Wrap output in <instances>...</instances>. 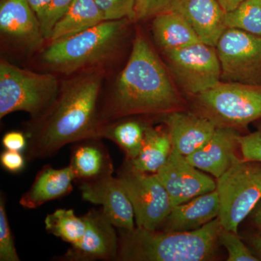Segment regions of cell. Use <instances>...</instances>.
Instances as JSON below:
<instances>
[{"label":"cell","instance_id":"6da1fadb","mask_svg":"<svg viewBox=\"0 0 261 261\" xmlns=\"http://www.w3.org/2000/svg\"><path fill=\"white\" fill-rule=\"evenodd\" d=\"M100 72L85 73L64 84L47 112L29 127L25 149L29 161L49 158L64 146L97 138Z\"/></svg>","mask_w":261,"mask_h":261},{"label":"cell","instance_id":"44dd1931","mask_svg":"<svg viewBox=\"0 0 261 261\" xmlns=\"http://www.w3.org/2000/svg\"><path fill=\"white\" fill-rule=\"evenodd\" d=\"M152 32L154 40L163 53L202 42L187 20L171 10L154 17Z\"/></svg>","mask_w":261,"mask_h":261},{"label":"cell","instance_id":"ac0fdd59","mask_svg":"<svg viewBox=\"0 0 261 261\" xmlns=\"http://www.w3.org/2000/svg\"><path fill=\"white\" fill-rule=\"evenodd\" d=\"M219 200L217 191L198 196L181 205L173 206L159 229L167 231H191L218 218Z\"/></svg>","mask_w":261,"mask_h":261},{"label":"cell","instance_id":"277c9868","mask_svg":"<svg viewBox=\"0 0 261 261\" xmlns=\"http://www.w3.org/2000/svg\"><path fill=\"white\" fill-rule=\"evenodd\" d=\"M129 21L105 20L80 34L51 42L43 51L42 60L51 69L65 74L98 64L113 54Z\"/></svg>","mask_w":261,"mask_h":261},{"label":"cell","instance_id":"3957f363","mask_svg":"<svg viewBox=\"0 0 261 261\" xmlns=\"http://www.w3.org/2000/svg\"><path fill=\"white\" fill-rule=\"evenodd\" d=\"M222 226L218 218L191 231L135 227L119 229L118 261H204L217 251Z\"/></svg>","mask_w":261,"mask_h":261},{"label":"cell","instance_id":"484cf974","mask_svg":"<svg viewBox=\"0 0 261 261\" xmlns=\"http://www.w3.org/2000/svg\"><path fill=\"white\" fill-rule=\"evenodd\" d=\"M226 25L261 37V0H245L226 13Z\"/></svg>","mask_w":261,"mask_h":261},{"label":"cell","instance_id":"9c48e42d","mask_svg":"<svg viewBox=\"0 0 261 261\" xmlns=\"http://www.w3.org/2000/svg\"><path fill=\"white\" fill-rule=\"evenodd\" d=\"M163 53L173 79L192 97L221 82V64L215 47L198 42Z\"/></svg>","mask_w":261,"mask_h":261},{"label":"cell","instance_id":"4dcf8cb0","mask_svg":"<svg viewBox=\"0 0 261 261\" xmlns=\"http://www.w3.org/2000/svg\"><path fill=\"white\" fill-rule=\"evenodd\" d=\"M173 0H135V20L154 18L168 11Z\"/></svg>","mask_w":261,"mask_h":261},{"label":"cell","instance_id":"d590c367","mask_svg":"<svg viewBox=\"0 0 261 261\" xmlns=\"http://www.w3.org/2000/svg\"><path fill=\"white\" fill-rule=\"evenodd\" d=\"M251 219L254 227L256 228L258 233L261 234V198L252 211Z\"/></svg>","mask_w":261,"mask_h":261},{"label":"cell","instance_id":"4316f807","mask_svg":"<svg viewBox=\"0 0 261 261\" xmlns=\"http://www.w3.org/2000/svg\"><path fill=\"white\" fill-rule=\"evenodd\" d=\"M219 245L226 248L228 261H258L260 259L239 238L238 233L221 228L219 234Z\"/></svg>","mask_w":261,"mask_h":261},{"label":"cell","instance_id":"cb8c5ba5","mask_svg":"<svg viewBox=\"0 0 261 261\" xmlns=\"http://www.w3.org/2000/svg\"><path fill=\"white\" fill-rule=\"evenodd\" d=\"M146 124L134 120H126L103 125L98 132L97 138H106L115 142L124 152L126 159H135L140 153Z\"/></svg>","mask_w":261,"mask_h":261},{"label":"cell","instance_id":"d6986e66","mask_svg":"<svg viewBox=\"0 0 261 261\" xmlns=\"http://www.w3.org/2000/svg\"><path fill=\"white\" fill-rule=\"evenodd\" d=\"M74 173L69 166L56 169L46 165L37 173L28 191L20 197L19 203L27 209H35L49 201L69 195L73 190Z\"/></svg>","mask_w":261,"mask_h":261},{"label":"cell","instance_id":"74e56055","mask_svg":"<svg viewBox=\"0 0 261 261\" xmlns=\"http://www.w3.org/2000/svg\"><path fill=\"white\" fill-rule=\"evenodd\" d=\"M226 13L232 11L245 0H217Z\"/></svg>","mask_w":261,"mask_h":261},{"label":"cell","instance_id":"30bf717a","mask_svg":"<svg viewBox=\"0 0 261 261\" xmlns=\"http://www.w3.org/2000/svg\"><path fill=\"white\" fill-rule=\"evenodd\" d=\"M221 80L261 84V37L238 29H226L216 45Z\"/></svg>","mask_w":261,"mask_h":261},{"label":"cell","instance_id":"5bb4252c","mask_svg":"<svg viewBox=\"0 0 261 261\" xmlns=\"http://www.w3.org/2000/svg\"><path fill=\"white\" fill-rule=\"evenodd\" d=\"M238 130L226 127H216L210 140L186 159L200 171L210 173L217 179L235 163L243 160L240 158Z\"/></svg>","mask_w":261,"mask_h":261},{"label":"cell","instance_id":"ba28073f","mask_svg":"<svg viewBox=\"0 0 261 261\" xmlns=\"http://www.w3.org/2000/svg\"><path fill=\"white\" fill-rule=\"evenodd\" d=\"M118 176L129 197L137 227L159 229L172 209L171 198L155 173L136 169L125 160Z\"/></svg>","mask_w":261,"mask_h":261},{"label":"cell","instance_id":"836d02e7","mask_svg":"<svg viewBox=\"0 0 261 261\" xmlns=\"http://www.w3.org/2000/svg\"><path fill=\"white\" fill-rule=\"evenodd\" d=\"M3 145L5 149L21 152L27 149L28 138L27 135H24L20 132L13 130L8 132L3 137Z\"/></svg>","mask_w":261,"mask_h":261},{"label":"cell","instance_id":"d4e9b609","mask_svg":"<svg viewBox=\"0 0 261 261\" xmlns=\"http://www.w3.org/2000/svg\"><path fill=\"white\" fill-rule=\"evenodd\" d=\"M44 224L48 233L70 245L80 241L87 228L84 216L78 217L72 209H58L48 214Z\"/></svg>","mask_w":261,"mask_h":261},{"label":"cell","instance_id":"4fadbf2b","mask_svg":"<svg viewBox=\"0 0 261 261\" xmlns=\"http://www.w3.org/2000/svg\"><path fill=\"white\" fill-rule=\"evenodd\" d=\"M84 200L102 206V211L115 227L118 229L135 228V211L119 178L113 175L80 182Z\"/></svg>","mask_w":261,"mask_h":261},{"label":"cell","instance_id":"603a6c76","mask_svg":"<svg viewBox=\"0 0 261 261\" xmlns=\"http://www.w3.org/2000/svg\"><path fill=\"white\" fill-rule=\"evenodd\" d=\"M172 149L168 132L146 125L143 144L132 166L142 172L155 173L167 161Z\"/></svg>","mask_w":261,"mask_h":261},{"label":"cell","instance_id":"ffe728a7","mask_svg":"<svg viewBox=\"0 0 261 261\" xmlns=\"http://www.w3.org/2000/svg\"><path fill=\"white\" fill-rule=\"evenodd\" d=\"M100 139L91 138L80 141L72 147L70 166L75 181H92L113 175L114 166L108 149Z\"/></svg>","mask_w":261,"mask_h":261},{"label":"cell","instance_id":"8fae6325","mask_svg":"<svg viewBox=\"0 0 261 261\" xmlns=\"http://www.w3.org/2000/svg\"><path fill=\"white\" fill-rule=\"evenodd\" d=\"M155 174L167 191L173 207L216 189L214 178L195 167L173 147L167 161Z\"/></svg>","mask_w":261,"mask_h":261},{"label":"cell","instance_id":"5b68a950","mask_svg":"<svg viewBox=\"0 0 261 261\" xmlns=\"http://www.w3.org/2000/svg\"><path fill=\"white\" fill-rule=\"evenodd\" d=\"M60 88L51 73H39L8 62L0 63V118L18 111L36 120L56 101Z\"/></svg>","mask_w":261,"mask_h":261},{"label":"cell","instance_id":"e0dca14e","mask_svg":"<svg viewBox=\"0 0 261 261\" xmlns=\"http://www.w3.org/2000/svg\"><path fill=\"white\" fill-rule=\"evenodd\" d=\"M172 147L184 156L190 155L207 142L216 127L205 117L195 112L173 111L165 115Z\"/></svg>","mask_w":261,"mask_h":261},{"label":"cell","instance_id":"52a82bcc","mask_svg":"<svg viewBox=\"0 0 261 261\" xmlns=\"http://www.w3.org/2000/svg\"><path fill=\"white\" fill-rule=\"evenodd\" d=\"M218 219L224 229L238 233L240 224L261 198V163L241 160L216 181Z\"/></svg>","mask_w":261,"mask_h":261},{"label":"cell","instance_id":"7a4b0ae2","mask_svg":"<svg viewBox=\"0 0 261 261\" xmlns=\"http://www.w3.org/2000/svg\"><path fill=\"white\" fill-rule=\"evenodd\" d=\"M182 106L183 99L167 69L147 39L139 33L114 90L99 113V126L128 116H165L181 111Z\"/></svg>","mask_w":261,"mask_h":261},{"label":"cell","instance_id":"f1b7e54d","mask_svg":"<svg viewBox=\"0 0 261 261\" xmlns=\"http://www.w3.org/2000/svg\"><path fill=\"white\" fill-rule=\"evenodd\" d=\"M106 20H135V0H93Z\"/></svg>","mask_w":261,"mask_h":261},{"label":"cell","instance_id":"f546056e","mask_svg":"<svg viewBox=\"0 0 261 261\" xmlns=\"http://www.w3.org/2000/svg\"><path fill=\"white\" fill-rule=\"evenodd\" d=\"M75 0H51L47 11L40 20L43 35L49 40L56 24L66 13Z\"/></svg>","mask_w":261,"mask_h":261},{"label":"cell","instance_id":"2e32d148","mask_svg":"<svg viewBox=\"0 0 261 261\" xmlns=\"http://www.w3.org/2000/svg\"><path fill=\"white\" fill-rule=\"evenodd\" d=\"M0 30L5 36L29 49L42 45L40 21L27 0H2Z\"/></svg>","mask_w":261,"mask_h":261},{"label":"cell","instance_id":"8d00e7d4","mask_svg":"<svg viewBox=\"0 0 261 261\" xmlns=\"http://www.w3.org/2000/svg\"><path fill=\"white\" fill-rule=\"evenodd\" d=\"M248 242L254 251L258 255L259 258H261V234L257 233L250 235L248 238Z\"/></svg>","mask_w":261,"mask_h":261},{"label":"cell","instance_id":"7c38bea8","mask_svg":"<svg viewBox=\"0 0 261 261\" xmlns=\"http://www.w3.org/2000/svg\"><path fill=\"white\" fill-rule=\"evenodd\" d=\"M87 228L80 241L70 245L58 260H117L118 236L114 225L101 210L92 209L84 216Z\"/></svg>","mask_w":261,"mask_h":261},{"label":"cell","instance_id":"83f0119b","mask_svg":"<svg viewBox=\"0 0 261 261\" xmlns=\"http://www.w3.org/2000/svg\"><path fill=\"white\" fill-rule=\"evenodd\" d=\"M0 260L20 261L5 209V198L0 196Z\"/></svg>","mask_w":261,"mask_h":261},{"label":"cell","instance_id":"1f68e13d","mask_svg":"<svg viewBox=\"0 0 261 261\" xmlns=\"http://www.w3.org/2000/svg\"><path fill=\"white\" fill-rule=\"evenodd\" d=\"M239 142L243 160L261 163V126L252 133L240 135Z\"/></svg>","mask_w":261,"mask_h":261},{"label":"cell","instance_id":"e575fe53","mask_svg":"<svg viewBox=\"0 0 261 261\" xmlns=\"http://www.w3.org/2000/svg\"><path fill=\"white\" fill-rule=\"evenodd\" d=\"M51 1V0H27L31 8L37 14L39 21L42 20L44 13L47 11Z\"/></svg>","mask_w":261,"mask_h":261},{"label":"cell","instance_id":"9a60e30c","mask_svg":"<svg viewBox=\"0 0 261 261\" xmlns=\"http://www.w3.org/2000/svg\"><path fill=\"white\" fill-rule=\"evenodd\" d=\"M169 10L181 15L201 42L212 47L227 29L226 13L217 0H173Z\"/></svg>","mask_w":261,"mask_h":261},{"label":"cell","instance_id":"8992f818","mask_svg":"<svg viewBox=\"0 0 261 261\" xmlns=\"http://www.w3.org/2000/svg\"><path fill=\"white\" fill-rule=\"evenodd\" d=\"M193 97L195 112L216 127L238 130L261 118V84L220 82Z\"/></svg>","mask_w":261,"mask_h":261},{"label":"cell","instance_id":"d6a6232c","mask_svg":"<svg viewBox=\"0 0 261 261\" xmlns=\"http://www.w3.org/2000/svg\"><path fill=\"white\" fill-rule=\"evenodd\" d=\"M25 158L21 152L6 149L0 155V163L6 171L10 173L20 172L25 167Z\"/></svg>","mask_w":261,"mask_h":261},{"label":"cell","instance_id":"7402d4cb","mask_svg":"<svg viewBox=\"0 0 261 261\" xmlns=\"http://www.w3.org/2000/svg\"><path fill=\"white\" fill-rule=\"evenodd\" d=\"M104 15L93 0H75L55 25L49 42H57L92 28L105 21Z\"/></svg>","mask_w":261,"mask_h":261}]
</instances>
